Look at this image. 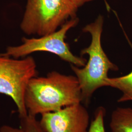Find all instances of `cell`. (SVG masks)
I'll list each match as a JSON object with an SVG mask.
<instances>
[{
  "label": "cell",
  "mask_w": 132,
  "mask_h": 132,
  "mask_svg": "<svg viewBox=\"0 0 132 132\" xmlns=\"http://www.w3.org/2000/svg\"><path fill=\"white\" fill-rule=\"evenodd\" d=\"M82 102L81 90L76 76L52 71L28 82L24 94L28 113L36 117Z\"/></svg>",
  "instance_id": "1"
},
{
  "label": "cell",
  "mask_w": 132,
  "mask_h": 132,
  "mask_svg": "<svg viewBox=\"0 0 132 132\" xmlns=\"http://www.w3.org/2000/svg\"><path fill=\"white\" fill-rule=\"evenodd\" d=\"M103 23V17L99 15L94 22L83 28L84 32L90 33L92 40L89 46L83 49L81 54H88L89 60L82 68L71 65L80 85L82 103L85 105L89 104L96 90L105 86L104 81L108 77L109 71L118 70V67L109 59L101 45Z\"/></svg>",
  "instance_id": "2"
},
{
  "label": "cell",
  "mask_w": 132,
  "mask_h": 132,
  "mask_svg": "<svg viewBox=\"0 0 132 132\" xmlns=\"http://www.w3.org/2000/svg\"><path fill=\"white\" fill-rule=\"evenodd\" d=\"M77 10L69 0H27L20 28L28 35H47L76 17Z\"/></svg>",
  "instance_id": "3"
},
{
  "label": "cell",
  "mask_w": 132,
  "mask_h": 132,
  "mask_svg": "<svg viewBox=\"0 0 132 132\" xmlns=\"http://www.w3.org/2000/svg\"><path fill=\"white\" fill-rule=\"evenodd\" d=\"M37 75V65L32 57L19 59L0 54V94L12 99L20 118L28 114L24 94L28 82Z\"/></svg>",
  "instance_id": "4"
},
{
  "label": "cell",
  "mask_w": 132,
  "mask_h": 132,
  "mask_svg": "<svg viewBox=\"0 0 132 132\" xmlns=\"http://www.w3.org/2000/svg\"><path fill=\"white\" fill-rule=\"evenodd\" d=\"M79 20L76 17L70 19L54 32L39 38H22V43L16 46H9L2 55L14 58L28 56L38 52H46L56 55L62 60L78 67H84L86 60L74 55L65 39L69 30L77 24Z\"/></svg>",
  "instance_id": "5"
},
{
  "label": "cell",
  "mask_w": 132,
  "mask_h": 132,
  "mask_svg": "<svg viewBox=\"0 0 132 132\" xmlns=\"http://www.w3.org/2000/svg\"><path fill=\"white\" fill-rule=\"evenodd\" d=\"M39 121L44 132H88L90 116L80 103L42 114Z\"/></svg>",
  "instance_id": "6"
},
{
  "label": "cell",
  "mask_w": 132,
  "mask_h": 132,
  "mask_svg": "<svg viewBox=\"0 0 132 132\" xmlns=\"http://www.w3.org/2000/svg\"><path fill=\"white\" fill-rule=\"evenodd\" d=\"M110 128L111 132H132V108L114 109L111 115Z\"/></svg>",
  "instance_id": "7"
},
{
  "label": "cell",
  "mask_w": 132,
  "mask_h": 132,
  "mask_svg": "<svg viewBox=\"0 0 132 132\" xmlns=\"http://www.w3.org/2000/svg\"><path fill=\"white\" fill-rule=\"evenodd\" d=\"M128 40L132 47V44ZM104 85L117 89L122 93V96L118 100V102L132 101V71L126 76L114 78L108 77L105 80Z\"/></svg>",
  "instance_id": "8"
},
{
  "label": "cell",
  "mask_w": 132,
  "mask_h": 132,
  "mask_svg": "<svg viewBox=\"0 0 132 132\" xmlns=\"http://www.w3.org/2000/svg\"><path fill=\"white\" fill-rule=\"evenodd\" d=\"M106 109L100 106L96 110L94 118L90 124L88 132H106L104 127V118Z\"/></svg>",
  "instance_id": "9"
},
{
  "label": "cell",
  "mask_w": 132,
  "mask_h": 132,
  "mask_svg": "<svg viewBox=\"0 0 132 132\" xmlns=\"http://www.w3.org/2000/svg\"><path fill=\"white\" fill-rule=\"evenodd\" d=\"M21 118V128L24 132H44L36 117L28 114Z\"/></svg>",
  "instance_id": "10"
},
{
  "label": "cell",
  "mask_w": 132,
  "mask_h": 132,
  "mask_svg": "<svg viewBox=\"0 0 132 132\" xmlns=\"http://www.w3.org/2000/svg\"><path fill=\"white\" fill-rule=\"evenodd\" d=\"M0 132H24L22 128H15L7 125H3L0 127Z\"/></svg>",
  "instance_id": "11"
},
{
  "label": "cell",
  "mask_w": 132,
  "mask_h": 132,
  "mask_svg": "<svg viewBox=\"0 0 132 132\" xmlns=\"http://www.w3.org/2000/svg\"><path fill=\"white\" fill-rule=\"evenodd\" d=\"M71 3L75 5L76 8L78 9L86 3L91 2L94 0H69Z\"/></svg>",
  "instance_id": "12"
}]
</instances>
